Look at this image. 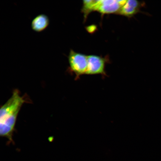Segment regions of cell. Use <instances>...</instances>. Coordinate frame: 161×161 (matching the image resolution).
I'll return each mask as SVG.
<instances>
[{
	"mask_svg": "<svg viewBox=\"0 0 161 161\" xmlns=\"http://www.w3.org/2000/svg\"><path fill=\"white\" fill-rule=\"evenodd\" d=\"M70 68L75 75L77 79L81 75L86 74L87 66V56L70 50L68 57Z\"/></svg>",
	"mask_w": 161,
	"mask_h": 161,
	"instance_id": "7a4b0ae2",
	"label": "cell"
},
{
	"mask_svg": "<svg viewBox=\"0 0 161 161\" xmlns=\"http://www.w3.org/2000/svg\"><path fill=\"white\" fill-rule=\"evenodd\" d=\"M49 24L48 17L44 14H39L35 17L32 20L31 27L34 31L39 32L45 30Z\"/></svg>",
	"mask_w": 161,
	"mask_h": 161,
	"instance_id": "8992f818",
	"label": "cell"
},
{
	"mask_svg": "<svg viewBox=\"0 0 161 161\" xmlns=\"http://www.w3.org/2000/svg\"><path fill=\"white\" fill-rule=\"evenodd\" d=\"M87 66L86 74L106 75L105 71L106 60L95 55L87 56Z\"/></svg>",
	"mask_w": 161,
	"mask_h": 161,
	"instance_id": "3957f363",
	"label": "cell"
},
{
	"mask_svg": "<svg viewBox=\"0 0 161 161\" xmlns=\"http://www.w3.org/2000/svg\"><path fill=\"white\" fill-rule=\"evenodd\" d=\"M100 0H84L83 1V11L86 14L94 10Z\"/></svg>",
	"mask_w": 161,
	"mask_h": 161,
	"instance_id": "52a82bcc",
	"label": "cell"
},
{
	"mask_svg": "<svg viewBox=\"0 0 161 161\" xmlns=\"http://www.w3.org/2000/svg\"><path fill=\"white\" fill-rule=\"evenodd\" d=\"M143 3L137 0H127L117 12L118 14L128 17H131L138 13Z\"/></svg>",
	"mask_w": 161,
	"mask_h": 161,
	"instance_id": "5b68a950",
	"label": "cell"
},
{
	"mask_svg": "<svg viewBox=\"0 0 161 161\" xmlns=\"http://www.w3.org/2000/svg\"><path fill=\"white\" fill-rule=\"evenodd\" d=\"M126 0H100L95 8L102 13H110L118 12L126 3Z\"/></svg>",
	"mask_w": 161,
	"mask_h": 161,
	"instance_id": "277c9868",
	"label": "cell"
},
{
	"mask_svg": "<svg viewBox=\"0 0 161 161\" xmlns=\"http://www.w3.org/2000/svg\"><path fill=\"white\" fill-rule=\"evenodd\" d=\"M24 102L18 92L15 90L11 97L0 109V136L10 141H12L17 116Z\"/></svg>",
	"mask_w": 161,
	"mask_h": 161,
	"instance_id": "6da1fadb",
	"label": "cell"
}]
</instances>
